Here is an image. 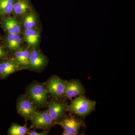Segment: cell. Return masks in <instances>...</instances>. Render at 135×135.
I'll return each mask as SVG.
<instances>
[{
    "instance_id": "obj_1",
    "label": "cell",
    "mask_w": 135,
    "mask_h": 135,
    "mask_svg": "<svg viewBox=\"0 0 135 135\" xmlns=\"http://www.w3.org/2000/svg\"><path fill=\"white\" fill-rule=\"evenodd\" d=\"M96 104L95 101L80 97L72 101L68 110L79 116H86L94 110Z\"/></svg>"
},
{
    "instance_id": "obj_2",
    "label": "cell",
    "mask_w": 135,
    "mask_h": 135,
    "mask_svg": "<svg viewBox=\"0 0 135 135\" xmlns=\"http://www.w3.org/2000/svg\"><path fill=\"white\" fill-rule=\"evenodd\" d=\"M47 92L42 85L36 83L29 87L28 95L33 103L38 106H42L47 102Z\"/></svg>"
},
{
    "instance_id": "obj_3",
    "label": "cell",
    "mask_w": 135,
    "mask_h": 135,
    "mask_svg": "<svg viewBox=\"0 0 135 135\" xmlns=\"http://www.w3.org/2000/svg\"><path fill=\"white\" fill-rule=\"evenodd\" d=\"M65 83L57 77H53L49 80L46 84V89L52 96L59 98L64 94Z\"/></svg>"
},
{
    "instance_id": "obj_4",
    "label": "cell",
    "mask_w": 135,
    "mask_h": 135,
    "mask_svg": "<svg viewBox=\"0 0 135 135\" xmlns=\"http://www.w3.org/2000/svg\"><path fill=\"white\" fill-rule=\"evenodd\" d=\"M32 126L40 128H46L52 127L54 125L47 111L36 112L32 118Z\"/></svg>"
},
{
    "instance_id": "obj_5",
    "label": "cell",
    "mask_w": 135,
    "mask_h": 135,
    "mask_svg": "<svg viewBox=\"0 0 135 135\" xmlns=\"http://www.w3.org/2000/svg\"><path fill=\"white\" fill-rule=\"evenodd\" d=\"M18 113L26 119H31L36 113L33 104L25 98L19 99L17 105Z\"/></svg>"
},
{
    "instance_id": "obj_6",
    "label": "cell",
    "mask_w": 135,
    "mask_h": 135,
    "mask_svg": "<svg viewBox=\"0 0 135 135\" xmlns=\"http://www.w3.org/2000/svg\"><path fill=\"white\" fill-rule=\"evenodd\" d=\"M59 124L71 135L78 134L79 130L82 127V122L73 118H66L60 121Z\"/></svg>"
},
{
    "instance_id": "obj_7",
    "label": "cell",
    "mask_w": 135,
    "mask_h": 135,
    "mask_svg": "<svg viewBox=\"0 0 135 135\" xmlns=\"http://www.w3.org/2000/svg\"><path fill=\"white\" fill-rule=\"evenodd\" d=\"M66 108L65 102L53 101L49 104L47 112L52 120H57L62 117Z\"/></svg>"
},
{
    "instance_id": "obj_8",
    "label": "cell",
    "mask_w": 135,
    "mask_h": 135,
    "mask_svg": "<svg viewBox=\"0 0 135 135\" xmlns=\"http://www.w3.org/2000/svg\"><path fill=\"white\" fill-rule=\"evenodd\" d=\"M84 92V88L80 83L77 80H73L65 83L63 95L66 98H71L83 95Z\"/></svg>"
},
{
    "instance_id": "obj_9",
    "label": "cell",
    "mask_w": 135,
    "mask_h": 135,
    "mask_svg": "<svg viewBox=\"0 0 135 135\" xmlns=\"http://www.w3.org/2000/svg\"><path fill=\"white\" fill-rule=\"evenodd\" d=\"M46 57L38 51L34 50L30 53L28 65L31 69L38 70L46 64Z\"/></svg>"
},
{
    "instance_id": "obj_10",
    "label": "cell",
    "mask_w": 135,
    "mask_h": 135,
    "mask_svg": "<svg viewBox=\"0 0 135 135\" xmlns=\"http://www.w3.org/2000/svg\"><path fill=\"white\" fill-rule=\"evenodd\" d=\"M3 28L8 33L19 34L21 31V27L18 21L12 17H6L2 21Z\"/></svg>"
},
{
    "instance_id": "obj_11",
    "label": "cell",
    "mask_w": 135,
    "mask_h": 135,
    "mask_svg": "<svg viewBox=\"0 0 135 135\" xmlns=\"http://www.w3.org/2000/svg\"><path fill=\"white\" fill-rule=\"evenodd\" d=\"M19 67V65L14 60H8L0 64V76L7 77L15 72Z\"/></svg>"
},
{
    "instance_id": "obj_12",
    "label": "cell",
    "mask_w": 135,
    "mask_h": 135,
    "mask_svg": "<svg viewBox=\"0 0 135 135\" xmlns=\"http://www.w3.org/2000/svg\"><path fill=\"white\" fill-rule=\"evenodd\" d=\"M6 44L10 50L17 51L21 47L22 39L18 34L8 33L6 37Z\"/></svg>"
},
{
    "instance_id": "obj_13",
    "label": "cell",
    "mask_w": 135,
    "mask_h": 135,
    "mask_svg": "<svg viewBox=\"0 0 135 135\" xmlns=\"http://www.w3.org/2000/svg\"><path fill=\"white\" fill-rule=\"evenodd\" d=\"M40 36L39 31L32 28L26 29L24 32L25 40L31 47H35L38 44Z\"/></svg>"
},
{
    "instance_id": "obj_14",
    "label": "cell",
    "mask_w": 135,
    "mask_h": 135,
    "mask_svg": "<svg viewBox=\"0 0 135 135\" xmlns=\"http://www.w3.org/2000/svg\"><path fill=\"white\" fill-rule=\"evenodd\" d=\"M31 8L29 0H17L13 6V12L16 15L21 16Z\"/></svg>"
},
{
    "instance_id": "obj_15",
    "label": "cell",
    "mask_w": 135,
    "mask_h": 135,
    "mask_svg": "<svg viewBox=\"0 0 135 135\" xmlns=\"http://www.w3.org/2000/svg\"><path fill=\"white\" fill-rule=\"evenodd\" d=\"M30 53L29 51L25 50H17L15 55L16 62L19 65H28Z\"/></svg>"
},
{
    "instance_id": "obj_16",
    "label": "cell",
    "mask_w": 135,
    "mask_h": 135,
    "mask_svg": "<svg viewBox=\"0 0 135 135\" xmlns=\"http://www.w3.org/2000/svg\"><path fill=\"white\" fill-rule=\"evenodd\" d=\"M17 0H0V16L10 14L13 11V6Z\"/></svg>"
},
{
    "instance_id": "obj_17",
    "label": "cell",
    "mask_w": 135,
    "mask_h": 135,
    "mask_svg": "<svg viewBox=\"0 0 135 135\" xmlns=\"http://www.w3.org/2000/svg\"><path fill=\"white\" fill-rule=\"evenodd\" d=\"M36 24V17L33 12H30L26 15L23 20L24 27L26 29L33 28Z\"/></svg>"
},
{
    "instance_id": "obj_18",
    "label": "cell",
    "mask_w": 135,
    "mask_h": 135,
    "mask_svg": "<svg viewBox=\"0 0 135 135\" xmlns=\"http://www.w3.org/2000/svg\"><path fill=\"white\" fill-rule=\"evenodd\" d=\"M28 129L26 126H21L15 124L13 125L9 130L10 135H25L27 133Z\"/></svg>"
},
{
    "instance_id": "obj_19",
    "label": "cell",
    "mask_w": 135,
    "mask_h": 135,
    "mask_svg": "<svg viewBox=\"0 0 135 135\" xmlns=\"http://www.w3.org/2000/svg\"><path fill=\"white\" fill-rule=\"evenodd\" d=\"M47 134V133L46 131L39 133L35 131H32L28 133V134L29 135H46Z\"/></svg>"
},
{
    "instance_id": "obj_20",
    "label": "cell",
    "mask_w": 135,
    "mask_h": 135,
    "mask_svg": "<svg viewBox=\"0 0 135 135\" xmlns=\"http://www.w3.org/2000/svg\"><path fill=\"white\" fill-rule=\"evenodd\" d=\"M5 56V52L2 49V48L0 46V57H2Z\"/></svg>"
},
{
    "instance_id": "obj_21",
    "label": "cell",
    "mask_w": 135,
    "mask_h": 135,
    "mask_svg": "<svg viewBox=\"0 0 135 135\" xmlns=\"http://www.w3.org/2000/svg\"><path fill=\"white\" fill-rule=\"evenodd\" d=\"M62 135H71L69 133H68L65 131L64 130V132H63Z\"/></svg>"
}]
</instances>
